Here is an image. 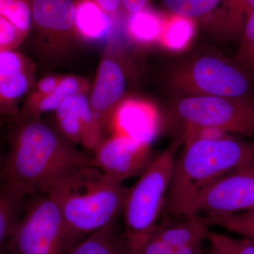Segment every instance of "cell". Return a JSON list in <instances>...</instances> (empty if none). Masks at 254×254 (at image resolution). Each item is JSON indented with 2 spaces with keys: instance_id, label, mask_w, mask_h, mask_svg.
<instances>
[{
  "instance_id": "obj_4",
  "label": "cell",
  "mask_w": 254,
  "mask_h": 254,
  "mask_svg": "<svg viewBox=\"0 0 254 254\" xmlns=\"http://www.w3.org/2000/svg\"><path fill=\"white\" fill-rule=\"evenodd\" d=\"M175 151L173 145L155 158L128 189L123 208V234L131 254H138L156 226L171 180Z\"/></svg>"
},
{
  "instance_id": "obj_29",
  "label": "cell",
  "mask_w": 254,
  "mask_h": 254,
  "mask_svg": "<svg viewBox=\"0 0 254 254\" xmlns=\"http://www.w3.org/2000/svg\"><path fill=\"white\" fill-rule=\"evenodd\" d=\"M21 60L12 52L2 50L0 53V78L21 72Z\"/></svg>"
},
{
  "instance_id": "obj_3",
  "label": "cell",
  "mask_w": 254,
  "mask_h": 254,
  "mask_svg": "<svg viewBox=\"0 0 254 254\" xmlns=\"http://www.w3.org/2000/svg\"><path fill=\"white\" fill-rule=\"evenodd\" d=\"M63 219L62 254L115 222L123 211L128 189L123 182L90 169L59 187Z\"/></svg>"
},
{
  "instance_id": "obj_21",
  "label": "cell",
  "mask_w": 254,
  "mask_h": 254,
  "mask_svg": "<svg viewBox=\"0 0 254 254\" xmlns=\"http://www.w3.org/2000/svg\"><path fill=\"white\" fill-rule=\"evenodd\" d=\"M0 14L21 33L28 31L33 19L32 4L27 0H0Z\"/></svg>"
},
{
  "instance_id": "obj_30",
  "label": "cell",
  "mask_w": 254,
  "mask_h": 254,
  "mask_svg": "<svg viewBox=\"0 0 254 254\" xmlns=\"http://www.w3.org/2000/svg\"><path fill=\"white\" fill-rule=\"evenodd\" d=\"M20 32L12 23L4 16H0V45L1 49L10 46Z\"/></svg>"
},
{
  "instance_id": "obj_8",
  "label": "cell",
  "mask_w": 254,
  "mask_h": 254,
  "mask_svg": "<svg viewBox=\"0 0 254 254\" xmlns=\"http://www.w3.org/2000/svg\"><path fill=\"white\" fill-rule=\"evenodd\" d=\"M254 208V162L241 165L214 182L198 197L191 215H230Z\"/></svg>"
},
{
  "instance_id": "obj_7",
  "label": "cell",
  "mask_w": 254,
  "mask_h": 254,
  "mask_svg": "<svg viewBox=\"0 0 254 254\" xmlns=\"http://www.w3.org/2000/svg\"><path fill=\"white\" fill-rule=\"evenodd\" d=\"M174 113L187 131L197 127H215L229 133L254 134L253 98L191 95L179 100Z\"/></svg>"
},
{
  "instance_id": "obj_6",
  "label": "cell",
  "mask_w": 254,
  "mask_h": 254,
  "mask_svg": "<svg viewBox=\"0 0 254 254\" xmlns=\"http://www.w3.org/2000/svg\"><path fill=\"white\" fill-rule=\"evenodd\" d=\"M63 238V219L58 188L43 193L30 205L4 246L14 254H61Z\"/></svg>"
},
{
  "instance_id": "obj_22",
  "label": "cell",
  "mask_w": 254,
  "mask_h": 254,
  "mask_svg": "<svg viewBox=\"0 0 254 254\" xmlns=\"http://www.w3.org/2000/svg\"><path fill=\"white\" fill-rule=\"evenodd\" d=\"M235 61L250 75H254V10L246 21Z\"/></svg>"
},
{
  "instance_id": "obj_34",
  "label": "cell",
  "mask_w": 254,
  "mask_h": 254,
  "mask_svg": "<svg viewBox=\"0 0 254 254\" xmlns=\"http://www.w3.org/2000/svg\"><path fill=\"white\" fill-rule=\"evenodd\" d=\"M95 4L106 12H113L120 6V0H94Z\"/></svg>"
},
{
  "instance_id": "obj_24",
  "label": "cell",
  "mask_w": 254,
  "mask_h": 254,
  "mask_svg": "<svg viewBox=\"0 0 254 254\" xmlns=\"http://www.w3.org/2000/svg\"><path fill=\"white\" fill-rule=\"evenodd\" d=\"M190 18L180 17L169 23L164 34V39L169 48L181 50L188 44L193 33V28Z\"/></svg>"
},
{
  "instance_id": "obj_16",
  "label": "cell",
  "mask_w": 254,
  "mask_h": 254,
  "mask_svg": "<svg viewBox=\"0 0 254 254\" xmlns=\"http://www.w3.org/2000/svg\"><path fill=\"white\" fill-rule=\"evenodd\" d=\"M64 254H131L115 222L95 232Z\"/></svg>"
},
{
  "instance_id": "obj_28",
  "label": "cell",
  "mask_w": 254,
  "mask_h": 254,
  "mask_svg": "<svg viewBox=\"0 0 254 254\" xmlns=\"http://www.w3.org/2000/svg\"><path fill=\"white\" fill-rule=\"evenodd\" d=\"M229 132L221 128L215 127H197L187 131L186 141L194 140L205 141H217L230 138Z\"/></svg>"
},
{
  "instance_id": "obj_26",
  "label": "cell",
  "mask_w": 254,
  "mask_h": 254,
  "mask_svg": "<svg viewBox=\"0 0 254 254\" xmlns=\"http://www.w3.org/2000/svg\"><path fill=\"white\" fill-rule=\"evenodd\" d=\"M130 30L135 38L140 41H150L155 39L160 28L156 18L143 11L133 14L130 22Z\"/></svg>"
},
{
  "instance_id": "obj_33",
  "label": "cell",
  "mask_w": 254,
  "mask_h": 254,
  "mask_svg": "<svg viewBox=\"0 0 254 254\" xmlns=\"http://www.w3.org/2000/svg\"><path fill=\"white\" fill-rule=\"evenodd\" d=\"M58 84H57L56 79L52 76L43 78L39 83V89L42 93L45 94L50 95L55 91Z\"/></svg>"
},
{
  "instance_id": "obj_11",
  "label": "cell",
  "mask_w": 254,
  "mask_h": 254,
  "mask_svg": "<svg viewBox=\"0 0 254 254\" xmlns=\"http://www.w3.org/2000/svg\"><path fill=\"white\" fill-rule=\"evenodd\" d=\"M56 115L62 131L70 139L81 141L88 148L95 149L99 145V121L86 95L70 97Z\"/></svg>"
},
{
  "instance_id": "obj_35",
  "label": "cell",
  "mask_w": 254,
  "mask_h": 254,
  "mask_svg": "<svg viewBox=\"0 0 254 254\" xmlns=\"http://www.w3.org/2000/svg\"><path fill=\"white\" fill-rule=\"evenodd\" d=\"M208 254H226L225 252L219 248L217 246L211 245L210 250L208 251Z\"/></svg>"
},
{
  "instance_id": "obj_27",
  "label": "cell",
  "mask_w": 254,
  "mask_h": 254,
  "mask_svg": "<svg viewBox=\"0 0 254 254\" xmlns=\"http://www.w3.org/2000/svg\"><path fill=\"white\" fill-rule=\"evenodd\" d=\"M27 79L22 71L0 78V93L5 99L19 98L26 91Z\"/></svg>"
},
{
  "instance_id": "obj_20",
  "label": "cell",
  "mask_w": 254,
  "mask_h": 254,
  "mask_svg": "<svg viewBox=\"0 0 254 254\" xmlns=\"http://www.w3.org/2000/svg\"><path fill=\"white\" fill-rule=\"evenodd\" d=\"M168 11L180 17H200L211 14L221 0H162Z\"/></svg>"
},
{
  "instance_id": "obj_2",
  "label": "cell",
  "mask_w": 254,
  "mask_h": 254,
  "mask_svg": "<svg viewBox=\"0 0 254 254\" xmlns=\"http://www.w3.org/2000/svg\"><path fill=\"white\" fill-rule=\"evenodd\" d=\"M254 162V144L233 137L186 141L175 158L165 196V213L190 218L195 201L209 187L241 165Z\"/></svg>"
},
{
  "instance_id": "obj_36",
  "label": "cell",
  "mask_w": 254,
  "mask_h": 254,
  "mask_svg": "<svg viewBox=\"0 0 254 254\" xmlns=\"http://www.w3.org/2000/svg\"><path fill=\"white\" fill-rule=\"evenodd\" d=\"M0 254H14V253L7 247L4 246V247H1Z\"/></svg>"
},
{
  "instance_id": "obj_15",
  "label": "cell",
  "mask_w": 254,
  "mask_h": 254,
  "mask_svg": "<svg viewBox=\"0 0 254 254\" xmlns=\"http://www.w3.org/2000/svg\"><path fill=\"white\" fill-rule=\"evenodd\" d=\"M117 117L125 134L150 143L155 131V118L149 107L138 102H128L120 108Z\"/></svg>"
},
{
  "instance_id": "obj_23",
  "label": "cell",
  "mask_w": 254,
  "mask_h": 254,
  "mask_svg": "<svg viewBox=\"0 0 254 254\" xmlns=\"http://www.w3.org/2000/svg\"><path fill=\"white\" fill-rule=\"evenodd\" d=\"M79 86L76 78L66 77L64 78L51 94L47 95L38 104L40 112L56 111L60 105L70 97L78 94Z\"/></svg>"
},
{
  "instance_id": "obj_5",
  "label": "cell",
  "mask_w": 254,
  "mask_h": 254,
  "mask_svg": "<svg viewBox=\"0 0 254 254\" xmlns=\"http://www.w3.org/2000/svg\"><path fill=\"white\" fill-rule=\"evenodd\" d=\"M250 76L238 64L203 55L175 68L171 80L175 88L191 95L252 98Z\"/></svg>"
},
{
  "instance_id": "obj_14",
  "label": "cell",
  "mask_w": 254,
  "mask_h": 254,
  "mask_svg": "<svg viewBox=\"0 0 254 254\" xmlns=\"http://www.w3.org/2000/svg\"><path fill=\"white\" fill-rule=\"evenodd\" d=\"M254 10V0H221L209 18V28L224 38L235 37L243 31Z\"/></svg>"
},
{
  "instance_id": "obj_18",
  "label": "cell",
  "mask_w": 254,
  "mask_h": 254,
  "mask_svg": "<svg viewBox=\"0 0 254 254\" xmlns=\"http://www.w3.org/2000/svg\"><path fill=\"white\" fill-rule=\"evenodd\" d=\"M76 27L85 36L99 38L105 36L109 28V21L104 11L95 3L85 1L77 6Z\"/></svg>"
},
{
  "instance_id": "obj_31",
  "label": "cell",
  "mask_w": 254,
  "mask_h": 254,
  "mask_svg": "<svg viewBox=\"0 0 254 254\" xmlns=\"http://www.w3.org/2000/svg\"><path fill=\"white\" fill-rule=\"evenodd\" d=\"M169 254H203V240L182 246Z\"/></svg>"
},
{
  "instance_id": "obj_25",
  "label": "cell",
  "mask_w": 254,
  "mask_h": 254,
  "mask_svg": "<svg viewBox=\"0 0 254 254\" xmlns=\"http://www.w3.org/2000/svg\"><path fill=\"white\" fill-rule=\"evenodd\" d=\"M205 238L226 254H254V240L252 239L237 240L211 232H208Z\"/></svg>"
},
{
  "instance_id": "obj_32",
  "label": "cell",
  "mask_w": 254,
  "mask_h": 254,
  "mask_svg": "<svg viewBox=\"0 0 254 254\" xmlns=\"http://www.w3.org/2000/svg\"><path fill=\"white\" fill-rule=\"evenodd\" d=\"M120 2L128 12L135 14L143 11L147 0H120Z\"/></svg>"
},
{
  "instance_id": "obj_9",
  "label": "cell",
  "mask_w": 254,
  "mask_h": 254,
  "mask_svg": "<svg viewBox=\"0 0 254 254\" xmlns=\"http://www.w3.org/2000/svg\"><path fill=\"white\" fill-rule=\"evenodd\" d=\"M93 158L95 168L115 181L141 175L155 158L149 143L126 134L115 136L99 143Z\"/></svg>"
},
{
  "instance_id": "obj_13",
  "label": "cell",
  "mask_w": 254,
  "mask_h": 254,
  "mask_svg": "<svg viewBox=\"0 0 254 254\" xmlns=\"http://www.w3.org/2000/svg\"><path fill=\"white\" fill-rule=\"evenodd\" d=\"M77 6L73 0H33L32 15L39 28L67 31L76 26Z\"/></svg>"
},
{
  "instance_id": "obj_1",
  "label": "cell",
  "mask_w": 254,
  "mask_h": 254,
  "mask_svg": "<svg viewBox=\"0 0 254 254\" xmlns=\"http://www.w3.org/2000/svg\"><path fill=\"white\" fill-rule=\"evenodd\" d=\"M89 158L46 124L32 121L15 134L1 169L3 185L24 197L49 193L94 168Z\"/></svg>"
},
{
  "instance_id": "obj_10",
  "label": "cell",
  "mask_w": 254,
  "mask_h": 254,
  "mask_svg": "<svg viewBox=\"0 0 254 254\" xmlns=\"http://www.w3.org/2000/svg\"><path fill=\"white\" fill-rule=\"evenodd\" d=\"M210 227L206 218L200 215L156 225L138 254H169L182 246L203 240Z\"/></svg>"
},
{
  "instance_id": "obj_12",
  "label": "cell",
  "mask_w": 254,
  "mask_h": 254,
  "mask_svg": "<svg viewBox=\"0 0 254 254\" xmlns=\"http://www.w3.org/2000/svg\"><path fill=\"white\" fill-rule=\"evenodd\" d=\"M125 87L126 81L120 65L111 60H103L90 99L98 121L122 98Z\"/></svg>"
},
{
  "instance_id": "obj_17",
  "label": "cell",
  "mask_w": 254,
  "mask_h": 254,
  "mask_svg": "<svg viewBox=\"0 0 254 254\" xmlns=\"http://www.w3.org/2000/svg\"><path fill=\"white\" fill-rule=\"evenodd\" d=\"M23 197L2 185L0 192V248L7 243L21 222Z\"/></svg>"
},
{
  "instance_id": "obj_19",
  "label": "cell",
  "mask_w": 254,
  "mask_h": 254,
  "mask_svg": "<svg viewBox=\"0 0 254 254\" xmlns=\"http://www.w3.org/2000/svg\"><path fill=\"white\" fill-rule=\"evenodd\" d=\"M211 225L223 227L245 238L254 240V208L241 213L205 216Z\"/></svg>"
}]
</instances>
